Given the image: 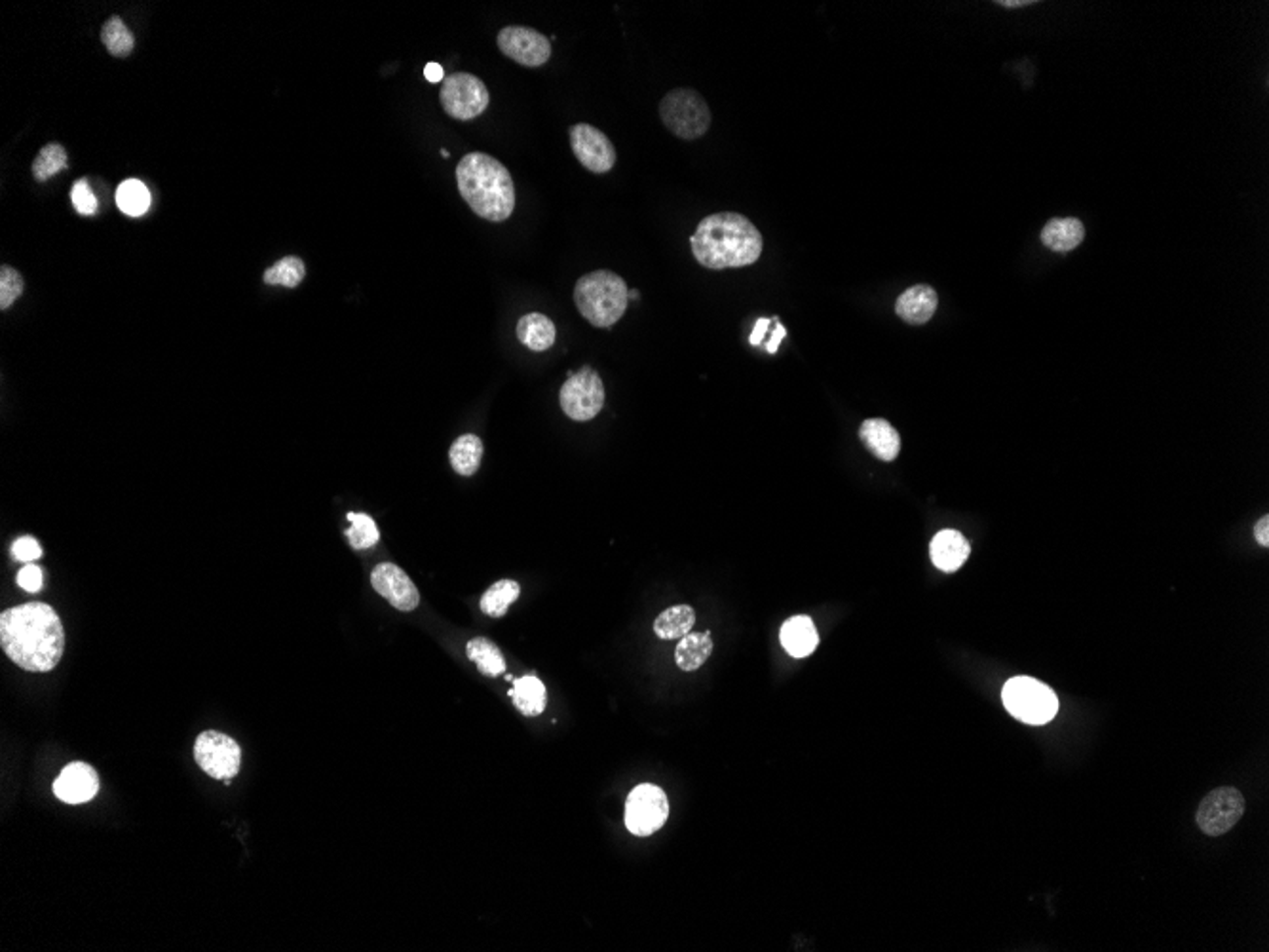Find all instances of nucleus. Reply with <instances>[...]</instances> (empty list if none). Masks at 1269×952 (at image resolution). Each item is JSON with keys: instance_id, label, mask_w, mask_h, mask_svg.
Wrapping results in <instances>:
<instances>
[{"instance_id": "obj_24", "label": "nucleus", "mask_w": 1269, "mask_h": 952, "mask_svg": "<svg viewBox=\"0 0 1269 952\" xmlns=\"http://www.w3.org/2000/svg\"><path fill=\"white\" fill-rule=\"evenodd\" d=\"M483 441L476 434H464L451 445L449 459L458 476L470 477L480 470L483 461Z\"/></svg>"}, {"instance_id": "obj_4", "label": "nucleus", "mask_w": 1269, "mask_h": 952, "mask_svg": "<svg viewBox=\"0 0 1269 952\" xmlns=\"http://www.w3.org/2000/svg\"><path fill=\"white\" fill-rule=\"evenodd\" d=\"M574 303L593 328H612L628 310L630 289L622 276L595 270L576 282Z\"/></svg>"}, {"instance_id": "obj_21", "label": "nucleus", "mask_w": 1269, "mask_h": 952, "mask_svg": "<svg viewBox=\"0 0 1269 952\" xmlns=\"http://www.w3.org/2000/svg\"><path fill=\"white\" fill-rule=\"evenodd\" d=\"M1085 238V227L1080 219L1067 217V219H1051L1043 231H1041V242L1057 254H1067L1076 250Z\"/></svg>"}, {"instance_id": "obj_18", "label": "nucleus", "mask_w": 1269, "mask_h": 952, "mask_svg": "<svg viewBox=\"0 0 1269 952\" xmlns=\"http://www.w3.org/2000/svg\"><path fill=\"white\" fill-rule=\"evenodd\" d=\"M859 438L866 449L884 463H893L901 451L899 432L884 418L864 420L859 428Z\"/></svg>"}, {"instance_id": "obj_19", "label": "nucleus", "mask_w": 1269, "mask_h": 952, "mask_svg": "<svg viewBox=\"0 0 1269 952\" xmlns=\"http://www.w3.org/2000/svg\"><path fill=\"white\" fill-rule=\"evenodd\" d=\"M780 639L792 658H808L819 644V633L810 617H792L782 625Z\"/></svg>"}, {"instance_id": "obj_31", "label": "nucleus", "mask_w": 1269, "mask_h": 952, "mask_svg": "<svg viewBox=\"0 0 1269 952\" xmlns=\"http://www.w3.org/2000/svg\"><path fill=\"white\" fill-rule=\"evenodd\" d=\"M348 521L352 523V529L346 531V539L354 549H369L381 541L379 527L371 515L350 512Z\"/></svg>"}, {"instance_id": "obj_25", "label": "nucleus", "mask_w": 1269, "mask_h": 952, "mask_svg": "<svg viewBox=\"0 0 1269 952\" xmlns=\"http://www.w3.org/2000/svg\"><path fill=\"white\" fill-rule=\"evenodd\" d=\"M694 623H696L694 609L688 607V605H677V607H671V609L663 611L660 617L656 618L654 633L660 639H665V641L681 639V637H685L692 631Z\"/></svg>"}, {"instance_id": "obj_6", "label": "nucleus", "mask_w": 1269, "mask_h": 952, "mask_svg": "<svg viewBox=\"0 0 1269 952\" xmlns=\"http://www.w3.org/2000/svg\"><path fill=\"white\" fill-rule=\"evenodd\" d=\"M660 118L673 135L694 141L711 128L709 105L696 90L677 88L665 94L660 104Z\"/></svg>"}, {"instance_id": "obj_10", "label": "nucleus", "mask_w": 1269, "mask_h": 952, "mask_svg": "<svg viewBox=\"0 0 1269 952\" xmlns=\"http://www.w3.org/2000/svg\"><path fill=\"white\" fill-rule=\"evenodd\" d=\"M669 818V800L658 785L634 787L626 802V827L636 837H650Z\"/></svg>"}, {"instance_id": "obj_22", "label": "nucleus", "mask_w": 1269, "mask_h": 952, "mask_svg": "<svg viewBox=\"0 0 1269 952\" xmlns=\"http://www.w3.org/2000/svg\"><path fill=\"white\" fill-rule=\"evenodd\" d=\"M509 696L513 699V705L527 717H538L540 713H544L546 703H548L546 687L534 675H525L521 679H515L513 689L509 691Z\"/></svg>"}, {"instance_id": "obj_28", "label": "nucleus", "mask_w": 1269, "mask_h": 952, "mask_svg": "<svg viewBox=\"0 0 1269 952\" xmlns=\"http://www.w3.org/2000/svg\"><path fill=\"white\" fill-rule=\"evenodd\" d=\"M116 204L129 217H141L151 207V192L141 181H124L116 190Z\"/></svg>"}, {"instance_id": "obj_8", "label": "nucleus", "mask_w": 1269, "mask_h": 952, "mask_svg": "<svg viewBox=\"0 0 1269 952\" xmlns=\"http://www.w3.org/2000/svg\"><path fill=\"white\" fill-rule=\"evenodd\" d=\"M439 102L451 118L474 120L486 110L490 96L482 78L470 73H455L443 80Z\"/></svg>"}, {"instance_id": "obj_37", "label": "nucleus", "mask_w": 1269, "mask_h": 952, "mask_svg": "<svg viewBox=\"0 0 1269 952\" xmlns=\"http://www.w3.org/2000/svg\"><path fill=\"white\" fill-rule=\"evenodd\" d=\"M1254 537H1256V541H1258V544H1262V546H1264V548H1268V546H1269V517H1268V515H1264V517H1262V519H1260V521H1258V523H1256V527H1254Z\"/></svg>"}, {"instance_id": "obj_40", "label": "nucleus", "mask_w": 1269, "mask_h": 952, "mask_svg": "<svg viewBox=\"0 0 1269 952\" xmlns=\"http://www.w3.org/2000/svg\"><path fill=\"white\" fill-rule=\"evenodd\" d=\"M785 335H787V331H785V328L778 324V328H776V333L772 335V340H770V344H768V352H772V354H776V352H778V346H780V342L784 340V336Z\"/></svg>"}, {"instance_id": "obj_13", "label": "nucleus", "mask_w": 1269, "mask_h": 952, "mask_svg": "<svg viewBox=\"0 0 1269 952\" xmlns=\"http://www.w3.org/2000/svg\"><path fill=\"white\" fill-rule=\"evenodd\" d=\"M570 147L578 162L591 174H607L616 164V149L609 137L591 124L570 128Z\"/></svg>"}, {"instance_id": "obj_34", "label": "nucleus", "mask_w": 1269, "mask_h": 952, "mask_svg": "<svg viewBox=\"0 0 1269 952\" xmlns=\"http://www.w3.org/2000/svg\"><path fill=\"white\" fill-rule=\"evenodd\" d=\"M71 200H73V206H75V209H77L80 215H88V217H90V215H96V211H98V198L94 196V192H92V188H90L88 181L78 180L77 183L73 184V188H71Z\"/></svg>"}, {"instance_id": "obj_27", "label": "nucleus", "mask_w": 1269, "mask_h": 952, "mask_svg": "<svg viewBox=\"0 0 1269 952\" xmlns=\"http://www.w3.org/2000/svg\"><path fill=\"white\" fill-rule=\"evenodd\" d=\"M521 588L515 580H498L483 593L482 611L492 618L506 617L509 607L517 601Z\"/></svg>"}, {"instance_id": "obj_14", "label": "nucleus", "mask_w": 1269, "mask_h": 952, "mask_svg": "<svg viewBox=\"0 0 1269 952\" xmlns=\"http://www.w3.org/2000/svg\"><path fill=\"white\" fill-rule=\"evenodd\" d=\"M371 584L375 592L381 593L382 597L396 607L402 613H411L418 607L420 603V593L412 580L394 563H381L375 566L371 572Z\"/></svg>"}, {"instance_id": "obj_20", "label": "nucleus", "mask_w": 1269, "mask_h": 952, "mask_svg": "<svg viewBox=\"0 0 1269 952\" xmlns=\"http://www.w3.org/2000/svg\"><path fill=\"white\" fill-rule=\"evenodd\" d=\"M517 338L533 352H546L556 344L558 330L548 316L531 312L517 322Z\"/></svg>"}, {"instance_id": "obj_11", "label": "nucleus", "mask_w": 1269, "mask_h": 952, "mask_svg": "<svg viewBox=\"0 0 1269 952\" xmlns=\"http://www.w3.org/2000/svg\"><path fill=\"white\" fill-rule=\"evenodd\" d=\"M1243 814V793L1235 787H1219L1201 800L1195 822L1205 835L1220 837L1239 824Z\"/></svg>"}, {"instance_id": "obj_16", "label": "nucleus", "mask_w": 1269, "mask_h": 952, "mask_svg": "<svg viewBox=\"0 0 1269 952\" xmlns=\"http://www.w3.org/2000/svg\"><path fill=\"white\" fill-rule=\"evenodd\" d=\"M937 305L939 297L933 287L914 285L897 299L895 312L903 322L911 326H924L933 318Z\"/></svg>"}, {"instance_id": "obj_7", "label": "nucleus", "mask_w": 1269, "mask_h": 952, "mask_svg": "<svg viewBox=\"0 0 1269 952\" xmlns=\"http://www.w3.org/2000/svg\"><path fill=\"white\" fill-rule=\"evenodd\" d=\"M607 392L603 379L591 367L572 373L559 392V403L564 414L576 422L593 420L605 407Z\"/></svg>"}, {"instance_id": "obj_12", "label": "nucleus", "mask_w": 1269, "mask_h": 952, "mask_svg": "<svg viewBox=\"0 0 1269 952\" xmlns=\"http://www.w3.org/2000/svg\"><path fill=\"white\" fill-rule=\"evenodd\" d=\"M496 44L500 52L523 67H542L552 57L550 38L531 27H504L496 37Z\"/></svg>"}, {"instance_id": "obj_5", "label": "nucleus", "mask_w": 1269, "mask_h": 952, "mask_svg": "<svg viewBox=\"0 0 1269 952\" xmlns=\"http://www.w3.org/2000/svg\"><path fill=\"white\" fill-rule=\"evenodd\" d=\"M1006 709L1020 722L1040 726L1053 721L1059 713V697L1032 677H1013L1002 691Z\"/></svg>"}, {"instance_id": "obj_32", "label": "nucleus", "mask_w": 1269, "mask_h": 952, "mask_svg": "<svg viewBox=\"0 0 1269 952\" xmlns=\"http://www.w3.org/2000/svg\"><path fill=\"white\" fill-rule=\"evenodd\" d=\"M65 168H67V153H65V149L61 145H57V143H50L35 158L33 174L38 181H48L53 176H57L59 172H63Z\"/></svg>"}, {"instance_id": "obj_29", "label": "nucleus", "mask_w": 1269, "mask_h": 952, "mask_svg": "<svg viewBox=\"0 0 1269 952\" xmlns=\"http://www.w3.org/2000/svg\"><path fill=\"white\" fill-rule=\"evenodd\" d=\"M102 40L105 48L112 55H116V57H124L135 46V38H133L131 31L116 16L105 22V26L102 29Z\"/></svg>"}, {"instance_id": "obj_36", "label": "nucleus", "mask_w": 1269, "mask_h": 952, "mask_svg": "<svg viewBox=\"0 0 1269 952\" xmlns=\"http://www.w3.org/2000/svg\"><path fill=\"white\" fill-rule=\"evenodd\" d=\"M44 574L40 566L26 563V566L18 572V584L29 593H38L42 590Z\"/></svg>"}, {"instance_id": "obj_1", "label": "nucleus", "mask_w": 1269, "mask_h": 952, "mask_svg": "<svg viewBox=\"0 0 1269 952\" xmlns=\"http://www.w3.org/2000/svg\"><path fill=\"white\" fill-rule=\"evenodd\" d=\"M0 644L22 670L48 673L63 656L65 631L50 605L27 603L2 613Z\"/></svg>"}, {"instance_id": "obj_2", "label": "nucleus", "mask_w": 1269, "mask_h": 952, "mask_svg": "<svg viewBox=\"0 0 1269 952\" xmlns=\"http://www.w3.org/2000/svg\"><path fill=\"white\" fill-rule=\"evenodd\" d=\"M696 260L711 270L755 264L762 256V234L745 215L734 211L712 213L690 236Z\"/></svg>"}, {"instance_id": "obj_38", "label": "nucleus", "mask_w": 1269, "mask_h": 952, "mask_svg": "<svg viewBox=\"0 0 1269 952\" xmlns=\"http://www.w3.org/2000/svg\"><path fill=\"white\" fill-rule=\"evenodd\" d=\"M424 77L430 84H437V82L445 80V71H443V67L439 63H428L424 67Z\"/></svg>"}, {"instance_id": "obj_35", "label": "nucleus", "mask_w": 1269, "mask_h": 952, "mask_svg": "<svg viewBox=\"0 0 1269 952\" xmlns=\"http://www.w3.org/2000/svg\"><path fill=\"white\" fill-rule=\"evenodd\" d=\"M12 555L22 563H33L42 557V548L33 537H22L12 544Z\"/></svg>"}, {"instance_id": "obj_30", "label": "nucleus", "mask_w": 1269, "mask_h": 952, "mask_svg": "<svg viewBox=\"0 0 1269 952\" xmlns=\"http://www.w3.org/2000/svg\"><path fill=\"white\" fill-rule=\"evenodd\" d=\"M306 268L305 262L299 257H285L266 268L262 280L268 285H285V287H297L299 283L305 280Z\"/></svg>"}, {"instance_id": "obj_39", "label": "nucleus", "mask_w": 1269, "mask_h": 952, "mask_svg": "<svg viewBox=\"0 0 1269 952\" xmlns=\"http://www.w3.org/2000/svg\"><path fill=\"white\" fill-rule=\"evenodd\" d=\"M768 326H770V320H766V318H761V320L755 324V330H753V335H751V344H755V346H757V344H761L762 336L766 333Z\"/></svg>"}, {"instance_id": "obj_17", "label": "nucleus", "mask_w": 1269, "mask_h": 952, "mask_svg": "<svg viewBox=\"0 0 1269 952\" xmlns=\"http://www.w3.org/2000/svg\"><path fill=\"white\" fill-rule=\"evenodd\" d=\"M971 548L964 535L952 529L940 531L930 546V555L933 565L942 572H956L969 559Z\"/></svg>"}, {"instance_id": "obj_15", "label": "nucleus", "mask_w": 1269, "mask_h": 952, "mask_svg": "<svg viewBox=\"0 0 1269 952\" xmlns=\"http://www.w3.org/2000/svg\"><path fill=\"white\" fill-rule=\"evenodd\" d=\"M100 775L86 763H71L53 781V793L61 802L82 804L98 795Z\"/></svg>"}, {"instance_id": "obj_26", "label": "nucleus", "mask_w": 1269, "mask_h": 952, "mask_svg": "<svg viewBox=\"0 0 1269 952\" xmlns=\"http://www.w3.org/2000/svg\"><path fill=\"white\" fill-rule=\"evenodd\" d=\"M466 654L483 675L498 677L506 671V660L502 656V650L485 637H476L466 644Z\"/></svg>"}, {"instance_id": "obj_33", "label": "nucleus", "mask_w": 1269, "mask_h": 952, "mask_svg": "<svg viewBox=\"0 0 1269 952\" xmlns=\"http://www.w3.org/2000/svg\"><path fill=\"white\" fill-rule=\"evenodd\" d=\"M24 287L26 283L18 270L10 266H2L0 268V309H10L24 293Z\"/></svg>"}, {"instance_id": "obj_23", "label": "nucleus", "mask_w": 1269, "mask_h": 952, "mask_svg": "<svg viewBox=\"0 0 1269 952\" xmlns=\"http://www.w3.org/2000/svg\"><path fill=\"white\" fill-rule=\"evenodd\" d=\"M711 652L712 639L709 631H702V633L690 631L688 635L681 637V641L677 644L675 660L681 670L696 671L709 660Z\"/></svg>"}, {"instance_id": "obj_9", "label": "nucleus", "mask_w": 1269, "mask_h": 952, "mask_svg": "<svg viewBox=\"0 0 1269 952\" xmlns=\"http://www.w3.org/2000/svg\"><path fill=\"white\" fill-rule=\"evenodd\" d=\"M194 759L203 772L213 779H221L230 785V779L236 777L242 769V749L221 732L207 730L202 732L194 744Z\"/></svg>"}, {"instance_id": "obj_3", "label": "nucleus", "mask_w": 1269, "mask_h": 952, "mask_svg": "<svg viewBox=\"0 0 1269 952\" xmlns=\"http://www.w3.org/2000/svg\"><path fill=\"white\" fill-rule=\"evenodd\" d=\"M460 196L476 215L504 223L515 209V184L508 168L485 153H470L457 166Z\"/></svg>"}, {"instance_id": "obj_41", "label": "nucleus", "mask_w": 1269, "mask_h": 952, "mask_svg": "<svg viewBox=\"0 0 1269 952\" xmlns=\"http://www.w3.org/2000/svg\"><path fill=\"white\" fill-rule=\"evenodd\" d=\"M998 4L1006 6V8H1020V6H1030L1032 2L1030 0H1002Z\"/></svg>"}]
</instances>
